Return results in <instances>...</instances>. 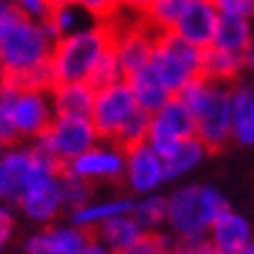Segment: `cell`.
<instances>
[{
    "mask_svg": "<svg viewBox=\"0 0 254 254\" xmlns=\"http://www.w3.org/2000/svg\"><path fill=\"white\" fill-rule=\"evenodd\" d=\"M194 120V137L207 151H221L231 143V86L194 78L177 94Z\"/></svg>",
    "mask_w": 254,
    "mask_h": 254,
    "instance_id": "obj_1",
    "label": "cell"
},
{
    "mask_svg": "<svg viewBox=\"0 0 254 254\" xmlns=\"http://www.w3.org/2000/svg\"><path fill=\"white\" fill-rule=\"evenodd\" d=\"M112 47V24L94 21L67 37H60L50 52V73L55 83L88 80L96 60Z\"/></svg>",
    "mask_w": 254,
    "mask_h": 254,
    "instance_id": "obj_2",
    "label": "cell"
},
{
    "mask_svg": "<svg viewBox=\"0 0 254 254\" xmlns=\"http://www.w3.org/2000/svg\"><path fill=\"white\" fill-rule=\"evenodd\" d=\"M228 207L221 190L207 184H184L166 194V231L174 239L207 236V228Z\"/></svg>",
    "mask_w": 254,
    "mask_h": 254,
    "instance_id": "obj_3",
    "label": "cell"
},
{
    "mask_svg": "<svg viewBox=\"0 0 254 254\" xmlns=\"http://www.w3.org/2000/svg\"><path fill=\"white\" fill-rule=\"evenodd\" d=\"M52 39L39 21L21 18L3 39H0V65L5 78H18L39 65L50 63Z\"/></svg>",
    "mask_w": 254,
    "mask_h": 254,
    "instance_id": "obj_4",
    "label": "cell"
},
{
    "mask_svg": "<svg viewBox=\"0 0 254 254\" xmlns=\"http://www.w3.org/2000/svg\"><path fill=\"white\" fill-rule=\"evenodd\" d=\"M200 55L202 50L184 42L174 31H161L156 34V44H153L151 60H148V67L177 96L190 80L200 75Z\"/></svg>",
    "mask_w": 254,
    "mask_h": 254,
    "instance_id": "obj_5",
    "label": "cell"
},
{
    "mask_svg": "<svg viewBox=\"0 0 254 254\" xmlns=\"http://www.w3.org/2000/svg\"><path fill=\"white\" fill-rule=\"evenodd\" d=\"M96 143H99V135L91 120H73V117H52L47 130L37 140H31V145L44 158H50L60 169H65L73 158L86 153Z\"/></svg>",
    "mask_w": 254,
    "mask_h": 254,
    "instance_id": "obj_6",
    "label": "cell"
},
{
    "mask_svg": "<svg viewBox=\"0 0 254 254\" xmlns=\"http://www.w3.org/2000/svg\"><path fill=\"white\" fill-rule=\"evenodd\" d=\"M156 44V31L143 18H117L112 21V52L120 63L122 78L143 70L151 60Z\"/></svg>",
    "mask_w": 254,
    "mask_h": 254,
    "instance_id": "obj_7",
    "label": "cell"
},
{
    "mask_svg": "<svg viewBox=\"0 0 254 254\" xmlns=\"http://www.w3.org/2000/svg\"><path fill=\"white\" fill-rule=\"evenodd\" d=\"M44 166H57L44 158L31 143H16L0 156V205H10L26 190V184L39 174Z\"/></svg>",
    "mask_w": 254,
    "mask_h": 254,
    "instance_id": "obj_8",
    "label": "cell"
},
{
    "mask_svg": "<svg viewBox=\"0 0 254 254\" xmlns=\"http://www.w3.org/2000/svg\"><path fill=\"white\" fill-rule=\"evenodd\" d=\"M137 112L132 91L127 80H117L112 86L96 88L94 94V107H91V125L99 135V140H114L117 132L125 127V122Z\"/></svg>",
    "mask_w": 254,
    "mask_h": 254,
    "instance_id": "obj_9",
    "label": "cell"
},
{
    "mask_svg": "<svg viewBox=\"0 0 254 254\" xmlns=\"http://www.w3.org/2000/svg\"><path fill=\"white\" fill-rule=\"evenodd\" d=\"M16 205H18V210L34 223H39V226L55 223L63 213L60 166H44L39 174L26 184V190L18 194Z\"/></svg>",
    "mask_w": 254,
    "mask_h": 254,
    "instance_id": "obj_10",
    "label": "cell"
},
{
    "mask_svg": "<svg viewBox=\"0 0 254 254\" xmlns=\"http://www.w3.org/2000/svg\"><path fill=\"white\" fill-rule=\"evenodd\" d=\"M194 137V120L179 96H171L164 107L151 114V127H148V143L153 151L164 158L171 153L179 140Z\"/></svg>",
    "mask_w": 254,
    "mask_h": 254,
    "instance_id": "obj_11",
    "label": "cell"
},
{
    "mask_svg": "<svg viewBox=\"0 0 254 254\" xmlns=\"http://www.w3.org/2000/svg\"><path fill=\"white\" fill-rule=\"evenodd\" d=\"M55 112L50 104V91H31L18 88L13 91V104H10V120H13L16 135L21 143H31L47 130Z\"/></svg>",
    "mask_w": 254,
    "mask_h": 254,
    "instance_id": "obj_12",
    "label": "cell"
},
{
    "mask_svg": "<svg viewBox=\"0 0 254 254\" xmlns=\"http://www.w3.org/2000/svg\"><path fill=\"white\" fill-rule=\"evenodd\" d=\"M65 171L86 179L91 184L96 182H122L125 177V148L114 140H99L94 148L80 153L65 166Z\"/></svg>",
    "mask_w": 254,
    "mask_h": 254,
    "instance_id": "obj_13",
    "label": "cell"
},
{
    "mask_svg": "<svg viewBox=\"0 0 254 254\" xmlns=\"http://www.w3.org/2000/svg\"><path fill=\"white\" fill-rule=\"evenodd\" d=\"M122 182L137 197L153 194L166 184L164 158L153 151L148 140L125 148V177H122Z\"/></svg>",
    "mask_w": 254,
    "mask_h": 254,
    "instance_id": "obj_14",
    "label": "cell"
},
{
    "mask_svg": "<svg viewBox=\"0 0 254 254\" xmlns=\"http://www.w3.org/2000/svg\"><path fill=\"white\" fill-rule=\"evenodd\" d=\"M215 24H218V10L213 5V0H190L171 31L177 37H182L184 42L194 44L197 50H205L213 44Z\"/></svg>",
    "mask_w": 254,
    "mask_h": 254,
    "instance_id": "obj_15",
    "label": "cell"
},
{
    "mask_svg": "<svg viewBox=\"0 0 254 254\" xmlns=\"http://www.w3.org/2000/svg\"><path fill=\"white\" fill-rule=\"evenodd\" d=\"M207 239H210V244L215 247L218 254H236L239 249H244L254 239V234H252V226H249L247 218L228 205L210 223Z\"/></svg>",
    "mask_w": 254,
    "mask_h": 254,
    "instance_id": "obj_16",
    "label": "cell"
},
{
    "mask_svg": "<svg viewBox=\"0 0 254 254\" xmlns=\"http://www.w3.org/2000/svg\"><path fill=\"white\" fill-rule=\"evenodd\" d=\"M94 94L86 80H75V83H55L50 88V104L55 117H73V120H88L91 107H94Z\"/></svg>",
    "mask_w": 254,
    "mask_h": 254,
    "instance_id": "obj_17",
    "label": "cell"
},
{
    "mask_svg": "<svg viewBox=\"0 0 254 254\" xmlns=\"http://www.w3.org/2000/svg\"><path fill=\"white\" fill-rule=\"evenodd\" d=\"M130 210H132V197L130 194H114V197H104V200H91L83 207L67 213V223H73L78 228L88 231V234H94V231L101 223H107L109 218L125 215Z\"/></svg>",
    "mask_w": 254,
    "mask_h": 254,
    "instance_id": "obj_18",
    "label": "cell"
},
{
    "mask_svg": "<svg viewBox=\"0 0 254 254\" xmlns=\"http://www.w3.org/2000/svg\"><path fill=\"white\" fill-rule=\"evenodd\" d=\"M231 140L254 145V83L231 86Z\"/></svg>",
    "mask_w": 254,
    "mask_h": 254,
    "instance_id": "obj_19",
    "label": "cell"
},
{
    "mask_svg": "<svg viewBox=\"0 0 254 254\" xmlns=\"http://www.w3.org/2000/svg\"><path fill=\"white\" fill-rule=\"evenodd\" d=\"M244 55H234L218 47H205L200 55V78L221 86H234L244 75Z\"/></svg>",
    "mask_w": 254,
    "mask_h": 254,
    "instance_id": "obj_20",
    "label": "cell"
},
{
    "mask_svg": "<svg viewBox=\"0 0 254 254\" xmlns=\"http://www.w3.org/2000/svg\"><path fill=\"white\" fill-rule=\"evenodd\" d=\"M125 80H127V86H130V91H132L135 107L140 109V112H145V114H153L156 109H161L171 96H174V94H171V91L153 75V70H151L148 65L143 67V70L132 73L130 78H125Z\"/></svg>",
    "mask_w": 254,
    "mask_h": 254,
    "instance_id": "obj_21",
    "label": "cell"
},
{
    "mask_svg": "<svg viewBox=\"0 0 254 254\" xmlns=\"http://www.w3.org/2000/svg\"><path fill=\"white\" fill-rule=\"evenodd\" d=\"M252 39H254V21L234 18V16H218L210 47L234 52V55H244L249 50Z\"/></svg>",
    "mask_w": 254,
    "mask_h": 254,
    "instance_id": "obj_22",
    "label": "cell"
},
{
    "mask_svg": "<svg viewBox=\"0 0 254 254\" xmlns=\"http://www.w3.org/2000/svg\"><path fill=\"white\" fill-rule=\"evenodd\" d=\"M210 153L207 148L197 140V137H187V140H179L171 153L164 156V174H166V182H174V179H182L187 177L190 171H194L205 156Z\"/></svg>",
    "mask_w": 254,
    "mask_h": 254,
    "instance_id": "obj_23",
    "label": "cell"
},
{
    "mask_svg": "<svg viewBox=\"0 0 254 254\" xmlns=\"http://www.w3.org/2000/svg\"><path fill=\"white\" fill-rule=\"evenodd\" d=\"M88 24H94V18H91L86 10H80L78 5L67 3V0H55L50 16L42 21V26H44V31H47V37L52 42H57L60 37H67V34H73V31L83 29Z\"/></svg>",
    "mask_w": 254,
    "mask_h": 254,
    "instance_id": "obj_24",
    "label": "cell"
},
{
    "mask_svg": "<svg viewBox=\"0 0 254 254\" xmlns=\"http://www.w3.org/2000/svg\"><path fill=\"white\" fill-rule=\"evenodd\" d=\"M143 234V228L135 223V218L130 213H125V215H114L109 218L107 223H101L96 231H94V236L101 241V244H107L114 254H122L127 252L132 244H135V239Z\"/></svg>",
    "mask_w": 254,
    "mask_h": 254,
    "instance_id": "obj_25",
    "label": "cell"
},
{
    "mask_svg": "<svg viewBox=\"0 0 254 254\" xmlns=\"http://www.w3.org/2000/svg\"><path fill=\"white\" fill-rule=\"evenodd\" d=\"M130 215L143 231H161L166 226V194H143V197L132 200Z\"/></svg>",
    "mask_w": 254,
    "mask_h": 254,
    "instance_id": "obj_26",
    "label": "cell"
},
{
    "mask_svg": "<svg viewBox=\"0 0 254 254\" xmlns=\"http://www.w3.org/2000/svg\"><path fill=\"white\" fill-rule=\"evenodd\" d=\"M44 234H47L55 254H80V249L91 239L88 231L78 228L73 223H50L44 226Z\"/></svg>",
    "mask_w": 254,
    "mask_h": 254,
    "instance_id": "obj_27",
    "label": "cell"
},
{
    "mask_svg": "<svg viewBox=\"0 0 254 254\" xmlns=\"http://www.w3.org/2000/svg\"><path fill=\"white\" fill-rule=\"evenodd\" d=\"M60 197H63V213H73L94 200V184L60 169Z\"/></svg>",
    "mask_w": 254,
    "mask_h": 254,
    "instance_id": "obj_28",
    "label": "cell"
},
{
    "mask_svg": "<svg viewBox=\"0 0 254 254\" xmlns=\"http://www.w3.org/2000/svg\"><path fill=\"white\" fill-rule=\"evenodd\" d=\"M187 3H190V0H151V5H148L143 21H145V24L151 26L156 34L171 31Z\"/></svg>",
    "mask_w": 254,
    "mask_h": 254,
    "instance_id": "obj_29",
    "label": "cell"
},
{
    "mask_svg": "<svg viewBox=\"0 0 254 254\" xmlns=\"http://www.w3.org/2000/svg\"><path fill=\"white\" fill-rule=\"evenodd\" d=\"M174 236L169 234L166 228L161 231H143L140 236L135 239V244L122 252V254H171L174 252Z\"/></svg>",
    "mask_w": 254,
    "mask_h": 254,
    "instance_id": "obj_30",
    "label": "cell"
},
{
    "mask_svg": "<svg viewBox=\"0 0 254 254\" xmlns=\"http://www.w3.org/2000/svg\"><path fill=\"white\" fill-rule=\"evenodd\" d=\"M117 80H122V70H120V63H117V57H114L112 47L104 52L96 65H94V70L88 73V80L86 83L91 88H104V86H112V83H117Z\"/></svg>",
    "mask_w": 254,
    "mask_h": 254,
    "instance_id": "obj_31",
    "label": "cell"
},
{
    "mask_svg": "<svg viewBox=\"0 0 254 254\" xmlns=\"http://www.w3.org/2000/svg\"><path fill=\"white\" fill-rule=\"evenodd\" d=\"M148 127H151V114H145L137 109L130 120L125 122V127L117 132L114 143H120L122 148H130V145H137V143H145L148 140Z\"/></svg>",
    "mask_w": 254,
    "mask_h": 254,
    "instance_id": "obj_32",
    "label": "cell"
},
{
    "mask_svg": "<svg viewBox=\"0 0 254 254\" xmlns=\"http://www.w3.org/2000/svg\"><path fill=\"white\" fill-rule=\"evenodd\" d=\"M67 3L78 5L80 10L94 18V21H101V24H112V21L120 18V5L117 0H67Z\"/></svg>",
    "mask_w": 254,
    "mask_h": 254,
    "instance_id": "obj_33",
    "label": "cell"
},
{
    "mask_svg": "<svg viewBox=\"0 0 254 254\" xmlns=\"http://www.w3.org/2000/svg\"><path fill=\"white\" fill-rule=\"evenodd\" d=\"M218 16H234L254 21V0H213Z\"/></svg>",
    "mask_w": 254,
    "mask_h": 254,
    "instance_id": "obj_34",
    "label": "cell"
},
{
    "mask_svg": "<svg viewBox=\"0 0 254 254\" xmlns=\"http://www.w3.org/2000/svg\"><path fill=\"white\" fill-rule=\"evenodd\" d=\"M55 0H13V5L21 10V16L29 18V21H42L50 16Z\"/></svg>",
    "mask_w": 254,
    "mask_h": 254,
    "instance_id": "obj_35",
    "label": "cell"
},
{
    "mask_svg": "<svg viewBox=\"0 0 254 254\" xmlns=\"http://www.w3.org/2000/svg\"><path fill=\"white\" fill-rule=\"evenodd\" d=\"M171 254H218V252L207 236H194V239H177Z\"/></svg>",
    "mask_w": 254,
    "mask_h": 254,
    "instance_id": "obj_36",
    "label": "cell"
},
{
    "mask_svg": "<svg viewBox=\"0 0 254 254\" xmlns=\"http://www.w3.org/2000/svg\"><path fill=\"white\" fill-rule=\"evenodd\" d=\"M13 231H16L13 210H10L8 205H0V254H5L10 239H13Z\"/></svg>",
    "mask_w": 254,
    "mask_h": 254,
    "instance_id": "obj_37",
    "label": "cell"
},
{
    "mask_svg": "<svg viewBox=\"0 0 254 254\" xmlns=\"http://www.w3.org/2000/svg\"><path fill=\"white\" fill-rule=\"evenodd\" d=\"M21 18H24V16H21V10H18L13 3H8V0H0V39H3Z\"/></svg>",
    "mask_w": 254,
    "mask_h": 254,
    "instance_id": "obj_38",
    "label": "cell"
},
{
    "mask_svg": "<svg viewBox=\"0 0 254 254\" xmlns=\"http://www.w3.org/2000/svg\"><path fill=\"white\" fill-rule=\"evenodd\" d=\"M24 254H55L47 234H44V228L37 231V234H31V236H26V241H24Z\"/></svg>",
    "mask_w": 254,
    "mask_h": 254,
    "instance_id": "obj_39",
    "label": "cell"
},
{
    "mask_svg": "<svg viewBox=\"0 0 254 254\" xmlns=\"http://www.w3.org/2000/svg\"><path fill=\"white\" fill-rule=\"evenodd\" d=\"M117 5H120L122 18H143L151 0H117Z\"/></svg>",
    "mask_w": 254,
    "mask_h": 254,
    "instance_id": "obj_40",
    "label": "cell"
},
{
    "mask_svg": "<svg viewBox=\"0 0 254 254\" xmlns=\"http://www.w3.org/2000/svg\"><path fill=\"white\" fill-rule=\"evenodd\" d=\"M80 254H114L107 244H101V241L94 236V234H91V239L86 241V247L83 249H80Z\"/></svg>",
    "mask_w": 254,
    "mask_h": 254,
    "instance_id": "obj_41",
    "label": "cell"
},
{
    "mask_svg": "<svg viewBox=\"0 0 254 254\" xmlns=\"http://www.w3.org/2000/svg\"><path fill=\"white\" fill-rule=\"evenodd\" d=\"M244 70L254 75V39H252V44H249V50L244 52Z\"/></svg>",
    "mask_w": 254,
    "mask_h": 254,
    "instance_id": "obj_42",
    "label": "cell"
},
{
    "mask_svg": "<svg viewBox=\"0 0 254 254\" xmlns=\"http://www.w3.org/2000/svg\"><path fill=\"white\" fill-rule=\"evenodd\" d=\"M236 254H254V239H252V241H249V244H247V247H244V249H239V252H236Z\"/></svg>",
    "mask_w": 254,
    "mask_h": 254,
    "instance_id": "obj_43",
    "label": "cell"
},
{
    "mask_svg": "<svg viewBox=\"0 0 254 254\" xmlns=\"http://www.w3.org/2000/svg\"><path fill=\"white\" fill-rule=\"evenodd\" d=\"M3 78H5V73H3V65H0V86H3Z\"/></svg>",
    "mask_w": 254,
    "mask_h": 254,
    "instance_id": "obj_44",
    "label": "cell"
},
{
    "mask_svg": "<svg viewBox=\"0 0 254 254\" xmlns=\"http://www.w3.org/2000/svg\"><path fill=\"white\" fill-rule=\"evenodd\" d=\"M3 151H5V148H3V145H0V156H3Z\"/></svg>",
    "mask_w": 254,
    "mask_h": 254,
    "instance_id": "obj_45",
    "label": "cell"
},
{
    "mask_svg": "<svg viewBox=\"0 0 254 254\" xmlns=\"http://www.w3.org/2000/svg\"><path fill=\"white\" fill-rule=\"evenodd\" d=\"M8 3H13V0H8Z\"/></svg>",
    "mask_w": 254,
    "mask_h": 254,
    "instance_id": "obj_46",
    "label": "cell"
}]
</instances>
